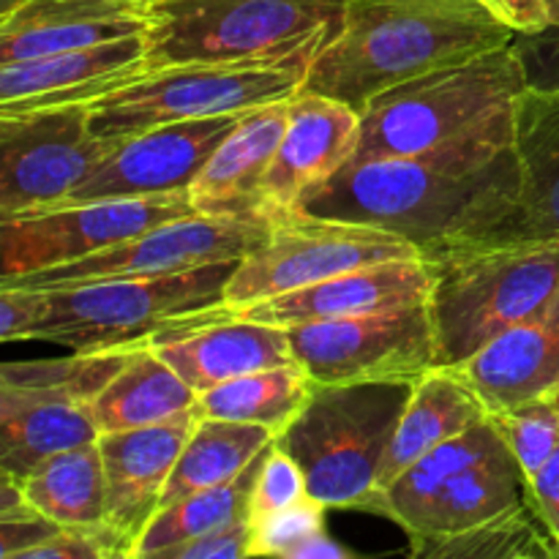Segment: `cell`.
<instances>
[{
  "label": "cell",
  "mask_w": 559,
  "mask_h": 559,
  "mask_svg": "<svg viewBox=\"0 0 559 559\" xmlns=\"http://www.w3.org/2000/svg\"><path fill=\"white\" fill-rule=\"evenodd\" d=\"M289 98L246 112L189 191L197 216L235 218L273 227L265 205V180L287 131Z\"/></svg>",
  "instance_id": "ffe728a7"
},
{
  "label": "cell",
  "mask_w": 559,
  "mask_h": 559,
  "mask_svg": "<svg viewBox=\"0 0 559 559\" xmlns=\"http://www.w3.org/2000/svg\"><path fill=\"white\" fill-rule=\"evenodd\" d=\"M120 551H131L129 546L120 544L109 530L102 533H80V530H63L55 538L33 546V549L20 551L5 559H109Z\"/></svg>",
  "instance_id": "f35d334b"
},
{
  "label": "cell",
  "mask_w": 559,
  "mask_h": 559,
  "mask_svg": "<svg viewBox=\"0 0 559 559\" xmlns=\"http://www.w3.org/2000/svg\"><path fill=\"white\" fill-rule=\"evenodd\" d=\"M109 559H134V551H120V555H115Z\"/></svg>",
  "instance_id": "f907efd6"
},
{
  "label": "cell",
  "mask_w": 559,
  "mask_h": 559,
  "mask_svg": "<svg viewBox=\"0 0 559 559\" xmlns=\"http://www.w3.org/2000/svg\"><path fill=\"white\" fill-rule=\"evenodd\" d=\"M409 382L317 385L276 445L304 469L309 495L325 508L364 511L377 495L382 462L409 402Z\"/></svg>",
  "instance_id": "8992f818"
},
{
  "label": "cell",
  "mask_w": 559,
  "mask_h": 559,
  "mask_svg": "<svg viewBox=\"0 0 559 559\" xmlns=\"http://www.w3.org/2000/svg\"><path fill=\"white\" fill-rule=\"evenodd\" d=\"M147 71V36L0 66V115L93 104Z\"/></svg>",
  "instance_id": "2e32d148"
},
{
  "label": "cell",
  "mask_w": 559,
  "mask_h": 559,
  "mask_svg": "<svg viewBox=\"0 0 559 559\" xmlns=\"http://www.w3.org/2000/svg\"><path fill=\"white\" fill-rule=\"evenodd\" d=\"M311 63H186L145 71L87 104L91 129L107 140L189 120L246 115L304 91Z\"/></svg>",
  "instance_id": "ba28073f"
},
{
  "label": "cell",
  "mask_w": 559,
  "mask_h": 559,
  "mask_svg": "<svg viewBox=\"0 0 559 559\" xmlns=\"http://www.w3.org/2000/svg\"><path fill=\"white\" fill-rule=\"evenodd\" d=\"M282 559H360L353 549L342 546L338 540H333L331 535L322 533L317 538H311L309 544H304L300 549L289 551L287 557Z\"/></svg>",
  "instance_id": "f6af8a7d"
},
{
  "label": "cell",
  "mask_w": 559,
  "mask_h": 559,
  "mask_svg": "<svg viewBox=\"0 0 559 559\" xmlns=\"http://www.w3.org/2000/svg\"><path fill=\"white\" fill-rule=\"evenodd\" d=\"M516 47L527 66L530 85L533 87H559V31L533 33V36H519Z\"/></svg>",
  "instance_id": "b9f144b4"
},
{
  "label": "cell",
  "mask_w": 559,
  "mask_h": 559,
  "mask_svg": "<svg viewBox=\"0 0 559 559\" xmlns=\"http://www.w3.org/2000/svg\"><path fill=\"white\" fill-rule=\"evenodd\" d=\"M424 260L442 366H462L559 295V240H484Z\"/></svg>",
  "instance_id": "3957f363"
},
{
  "label": "cell",
  "mask_w": 559,
  "mask_h": 559,
  "mask_svg": "<svg viewBox=\"0 0 559 559\" xmlns=\"http://www.w3.org/2000/svg\"><path fill=\"white\" fill-rule=\"evenodd\" d=\"M530 506L516 508L495 522L451 538L413 544V557L420 559H513L538 544V533L530 519Z\"/></svg>",
  "instance_id": "e575fe53"
},
{
  "label": "cell",
  "mask_w": 559,
  "mask_h": 559,
  "mask_svg": "<svg viewBox=\"0 0 559 559\" xmlns=\"http://www.w3.org/2000/svg\"><path fill=\"white\" fill-rule=\"evenodd\" d=\"M489 418L516 459L524 484H530L559 448V404L555 396L533 399L519 407L491 413Z\"/></svg>",
  "instance_id": "836d02e7"
},
{
  "label": "cell",
  "mask_w": 559,
  "mask_h": 559,
  "mask_svg": "<svg viewBox=\"0 0 559 559\" xmlns=\"http://www.w3.org/2000/svg\"><path fill=\"white\" fill-rule=\"evenodd\" d=\"M306 497L311 495L304 469L298 467V462L284 448L273 442L265 451V456H262V467L257 473L254 489H251L249 522H260L267 513L295 506V502L306 500Z\"/></svg>",
  "instance_id": "8d00e7d4"
},
{
  "label": "cell",
  "mask_w": 559,
  "mask_h": 559,
  "mask_svg": "<svg viewBox=\"0 0 559 559\" xmlns=\"http://www.w3.org/2000/svg\"><path fill=\"white\" fill-rule=\"evenodd\" d=\"M197 393L254 371L298 364L284 328L218 314L216 306L180 320L151 342Z\"/></svg>",
  "instance_id": "d6986e66"
},
{
  "label": "cell",
  "mask_w": 559,
  "mask_h": 559,
  "mask_svg": "<svg viewBox=\"0 0 559 559\" xmlns=\"http://www.w3.org/2000/svg\"><path fill=\"white\" fill-rule=\"evenodd\" d=\"M25 3H31V0H0V20L9 14H14V11L22 9Z\"/></svg>",
  "instance_id": "bcb514c9"
},
{
  "label": "cell",
  "mask_w": 559,
  "mask_h": 559,
  "mask_svg": "<svg viewBox=\"0 0 559 559\" xmlns=\"http://www.w3.org/2000/svg\"><path fill=\"white\" fill-rule=\"evenodd\" d=\"M349 0H167L147 9V71L186 63H314Z\"/></svg>",
  "instance_id": "277c9868"
},
{
  "label": "cell",
  "mask_w": 559,
  "mask_h": 559,
  "mask_svg": "<svg viewBox=\"0 0 559 559\" xmlns=\"http://www.w3.org/2000/svg\"><path fill=\"white\" fill-rule=\"evenodd\" d=\"M546 16H549V27L559 31V0H546Z\"/></svg>",
  "instance_id": "7dc6e473"
},
{
  "label": "cell",
  "mask_w": 559,
  "mask_h": 559,
  "mask_svg": "<svg viewBox=\"0 0 559 559\" xmlns=\"http://www.w3.org/2000/svg\"><path fill=\"white\" fill-rule=\"evenodd\" d=\"M431 293L429 265L424 257L413 260H391L380 265L358 267L342 276L325 278L311 287L260 300L243 309H222L218 314L238 317V320L262 322L273 328H298L311 322L344 320V317L371 314V311L404 309V306L426 304Z\"/></svg>",
  "instance_id": "e0dca14e"
},
{
  "label": "cell",
  "mask_w": 559,
  "mask_h": 559,
  "mask_svg": "<svg viewBox=\"0 0 559 559\" xmlns=\"http://www.w3.org/2000/svg\"><path fill=\"white\" fill-rule=\"evenodd\" d=\"M200 393L151 344L131 349L118 374L93 399V420L102 435L145 429L194 409Z\"/></svg>",
  "instance_id": "4316f807"
},
{
  "label": "cell",
  "mask_w": 559,
  "mask_h": 559,
  "mask_svg": "<svg viewBox=\"0 0 559 559\" xmlns=\"http://www.w3.org/2000/svg\"><path fill=\"white\" fill-rule=\"evenodd\" d=\"M527 87L516 38L508 47L402 82L360 112L355 162L418 156L448 145L511 109Z\"/></svg>",
  "instance_id": "5b68a950"
},
{
  "label": "cell",
  "mask_w": 559,
  "mask_h": 559,
  "mask_svg": "<svg viewBox=\"0 0 559 559\" xmlns=\"http://www.w3.org/2000/svg\"><path fill=\"white\" fill-rule=\"evenodd\" d=\"M49 309L44 289L0 284V342H36V331Z\"/></svg>",
  "instance_id": "74e56055"
},
{
  "label": "cell",
  "mask_w": 559,
  "mask_h": 559,
  "mask_svg": "<svg viewBox=\"0 0 559 559\" xmlns=\"http://www.w3.org/2000/svg\"><path fill=\"white\" fill-rule=\"evenodd\" d=\"M197 420V409H189L164 424L98 437L107 478V530L131 551L162 508L169 475Z\"/></svg>",
  "instance_id": "ac0fdd59"
},
{
  "label": "cell",
  "mask_w": 559,
  "mask_h": 559,
  "mask_svg": "<svg viewBox=\"0 0 559 559\" xmlns=\"http://www.w3.org/2000/svg\"><path fill=\"white\" fill-rule=\"evenodd\" d=\"M513 36L478 0H349L342 33L309 66L304 91L364 112L391 87L508 47Z\"/></svg>",
  "instance_id": "7a4b0ae2"
},
{
  "label": "cell",
  "mask_w": 559,
  "mask_h": 559,
  "mask_svg": "<svg viewBox=\"0 0 559 559\" xmlns=\"http://www.w3.org/2000/svg\"><path fill=\"white\" fill-rule=\"evenodd\" d=\"M273 227L235 218L189 216L153 227L136 238L82 257L69 265L49 267L31 276L0 278V284L31 289H63L115 278H153L194 271L216 262H238L249 257Z\"/></svg>",
  "instance_id": "4fadbf2b"
},
{
  "label": "cell",
  "mask_w": 559,
  "mask_h": 559,
  "mask_svg": "<svg viewBox=\"0 0 559 559\" xmlns=\"http://www.w3.org/2000/svg\"><path fill=\"white\" fill-rule=\"evenodd\" d=\"M27 506L63 530H107V478L98 442L58 453L16 480Z\"/></svg>",
  "instance_id": "83f0119b"
},
{
  "label": "cell",
  "mask_w": 559,
  "mask_h": 559,
  "mask_svg": "<svg viewBox=\"0 0 559 559\" xmlns=\"http://www.w3.org/2000/svg\"><path fill=\"white\" fill-rule=\"evenodd\" d=\"M456 369L489 415L551 396L559 385V295Z\"/></svg>",
  "instance_id": "7402d4cb"
},
{
  "label": "cell",
  "mask_w": 559,
  "mask_h": 559,
  "mask_svg": "<svg viewBox=\"0 0 559 559\" xmlns=\"http://www.w3.org/2000/svg\"><path fill=\"white\" fill-rule=\"evenodd\" d=\"M489 418V409L456 366H437L413 385L409 402L382 462L377 491L391 486L418 459Z\"/></svg>",
  "instance_id": "d4e9b609"
},
{
  "label": "cell",
  "mask_w": 559,
  "mask_h": 559,
  "mask_svg": "<svg viewBox=\"0 0 559 559\" xmlns=\"http://www.w3.org/2000/svg\"><path fill=\"white\" fill-rule=\"evenodd\" d=\"M489 9L491 16L511 27L516 36H533L549 27L546 16V0H478Z\"/></svg>",
  "instance_id": "ee69618b"
},
{
  "label": "cell",
  "mask_w": 559,
  "mask_h": 559,
  "mask_svg": "<svg viewBox=\"0 0 559 559\" xmlns=\"http://www.w3.org/2000/svg\"><path fill=\"white\" fill-rule=\"evenodd\" d=\"M123 140L91 129V107L0 115V222L69 197Z\"/></svg>",
  "instance_id": "8fae6325"
},
{
  "label": "cell",
  "mask_w": 559,
  "mask_h": 559,
  "mask_svg": "<svg viewBox=\"0 0 559 559\" xmlns=\"http://www.w3.org/2000/svg\"><path fill=\"white\" fill-rule=\"evenodd\" d=\"M240 118L243 115H222L129 136L96 173L55 205L189 194L207 158Z\"/></svg>",
  "instance_id": "5bb4252c"
},
{
  "label": "cell",
  "mask_w": 559,
  "mask_h": 559,
  "mask_svg": "<svg viewBox=\"0 0 559 559\" xmlns=\"http://www.w3.org/2000/svg\"><path fill=\"white\" fill-rule=\"evenodd\" d=\"M551 396H555V402L559 404V385H557V391H555V393H551Z\"/></svg>",
  "instance_id": "816d5d0a"
},
{
  "label": "cell",
  "mask_w": 559,
  "mask_h": 559,
  "mask_svg": "<svg viewBox=\"0 0 559 559\" xmlns=\"http://www.w3.org/2000/svg\"><path fill=\"white\" fill-rule=\"evenodd\" d=\"M497 445H502V440L491 418L480 420L473 429L453 437L451 442L435 448L424 459H418L413 467L404 469L391 486L380 489L366 502L364 511L399 524L409 538L420 527L431 502L445 489L448 480L462 473V469H467L469 464L478 462V459H484L486 453L495 451Z\"/></svg>",
  "instance_id": "f1b7e54d"
},
{
  "label": "cell",
  "mask_w": 559,
  "mask_h": 559,
  "mask_svg": "<svg viewBox=\"0 0 559 559\" xmlns=\"http://www.w3.org/2000/svg\"><path fill=\"white\" fill-rule=\"evenodd\" d=\"M522 175L513 240H559V87L530 85L513 107Z\"/></svg>",
  "instance_id": "cb8c5ba5"
},
{
  "label": "cell",
  "mask_w": 559,
  "mask_h": 559,
  "mask_svg": "<svg viewBox=\"0 0 559 559\" xmlns=\"http://www.w3.org/2000/svg\"><path fill=\"white\" fill-rule=\"evenodd\" d=\"M262 456L229 484L197 491V495H189L183 500L173 502V506L162 508L151 519L140 540H136L134 555H147V551L164 549V546L205 538V535L222 533V530L235 527V524L249 522V500L257 473L262 467Z\"/></svg>",
  "instance_id": "1f68e13d"
},
{
  "label": "cell",
  "mask_w": 559,
  "mask_h": 559,
  "mask_svg": "<svg viewBox=\"0 0 559 559\" xmlns=\"http://www.w3.org/2000/svg\"><path fill=\"white\" fill-rule=\"evenodd\" d=\"M524 491H527L530 508H533L538 522L546 527L551 546H555L559 555V448L555 456L544 464V469L530 480Z\"/></svg>",
  "instance_id": "7bdbcfd3"
},
{
  "label": "cell",
  "mask_w": 559,
  "mask_h": 559,
  "mask_svg": "<svg viewBox=\"0 0 559 559\" xmlns=\"http://www.w3.org/2000/svg\"><path fill=\"white\" fill-rule=\"evenodd\" d=\"M91 404L44 388L0 385V473L22 480L47 459L98 442Z\"/></svg>",
  "instance_id": "603a6c76"
},
{
  "label": "cell",
  "mask_w": 559,
  "mask_h": 559,
  "mask_svg": "<svg viewBox=\"0 0 559 559\" xmlns=\"http://www.w3.org/2000/svg\"><path fill=\"white\" fill-rule=\"evenodd\" d=\"M58 533H63V527L44 519L31 506L14 513H0V559L33 549Z\"/></svg>",
  "instance_id": "60d3db41"
},
{
  "label": "cell",
  "mask_w": 559,
  "mask_h": 559,
  "mask_svg": "<svg viewBox=\"0 0 559 559\" xmlns=\"http://www.w3.org/2000/svg\"><path fill=\"white\" fill-rule=\"evenodd\" d=\"M360 112L320 93L300 91L289 98L287 131L265 180V205L273 227L298 213L300 200L336 178L355 162Z\"/></svg>",
  "instance_id": "9a60e30c"
},
{
  "label": "cell",
  "mask_w": 559,
  "mask_h": 559,
  "mask_svg": "<svg viewBox=\"0 0 559 559\" xmlns=\"http://www.w3.org/2000/svg\"><path fill=\"white\" fill-rule=\"evenodd\" d=\"M126 3H134V5H140V9H153V5H158V3H167V0H126Z\"/></svg>",
  "instance_id": "c3c4849f"
},
{
  "label": "cell",
  "mask_w": 559,
  "mask_h": 559,
  "mask_svg": "<svg viewBox=\"0 0 559 559\" xmlns=\"http://www.w3.org/2000/svg\"><path fill=\"white\" fill-rule=\"evenodd\" d=\"M131 349L134 347L107 349V353H74L60 360L5 364L0 371V385L44 388V391H58L93 404V399L129 360Z\"/></svg>",
  "instance_id": "d6a6232c"
},
{
  "label": "cell",
  "mask_w": 559,
  "mask_h": 559,
  "mask_svg": "<svg viewBox=\"0 0 559 559\" xmlns=\"http://www.w3.org/2000/svg\"><path fill=\"white\" fill-rule=\"evenodd\" d=\"M249 533V522H240L222 533L164 546V549L147 551V555H134V559H251Z\"/></svg>",
  "instance_id": "ab89813d"
},
{
  "label": "cell",
  "mask_w": 559,
  "mask_h": 559,
  "mask_svg": "<svg viewBox=\"0 0 559 559\" xmlns=\"http://www.w3.org/2000/svg\"><path fill=\"white\" fill-rule=\"evenodd\" d=\"M295 360L317 385L415 382L442 366L429 300L287 328Z\"/></svg>",
  "instance_id": "30bf717a"
},
{
  "label": "cell",
  "mask_w": 559,
  "mask_h": 559,
  "mask_svg": "<svg viewBox=\"0 0 559 559\" xmlns=\"http://www.w3.org/2000/svg\"><path fill=\"white\" fill-rule=\"evenodd\" d=\"M413 257H424L418 246L388 229L295 213L238 262L222 309H243L358 267Z\"/></svg>",
  "instance_id": "9c48e42d"
},
{
  "label": "cell",
  "mask_w": 559,
  "mask_h": 559,
  "mask_svg": "<svg viewBox=\"0 0 559 559\" xmlns=\"http://www.w3.org/2000/svg\"><path fill=\"white\" fill-rule=\"evenodd\" d=\"M197 216L189 194L47 205L0 222V278L31 276Z\"/></svg>",
  "instance_id": "7c38bea8"
},
{
  "label": "cell",
  "mask_w": 559,
  "mask_h": 559,
  "mask_svg": "<svg viewBox=\"0 0 559 559\" xmlns=\"http://www.w3.org/2000/svg\"><path fill=\"white\" fill-rule=\"evenodd\" d=\"M513 107L435 151L349 164L311 189L298 213L388 229L420 254L513 240L522 194Z\"/></svg>",
  "instance_id": "6da1fadb"
},
{
  "label": "cell",
  "mask_w": 559,
  "mask_h": 559,
  "mask_svg": "<svg viewBox=\"0 0 559 559\" xmlns=\"http://www.w3.org/2000/svg\"><path fill=\"white\" fill-rule=\"evenodd\" d=\"M238 262H216L169 276L44 289L49 309L38 325L36 342L60 344L71 353L151 344L186 317L222 304Z\"/></svg>",
  "instance_id": "52a82bcc"
},
{
  "label": "cell",
  "mask_w": 559,
  "mask_h": 559,
  "mask_svg": "<svg viewBox=\"0 0 559 559\" xmlns=\"http://www.w3.org/2000/svg\"><path fill=\"white\" fill-rule=\"evenodd\" d=\"M409 559H420V557H413V555H409Z\"/></svg>",
  "instance_id": "f5cc1de1"
},
{
  "label": "cell",
  "mask_w": 559,
  "mask_h": 559,
  "mask_svg": "<svg viewBox=\"0 0 559 559\" xmlns=\"http://www.w3.org/2000/svg\"><path fill=\"white\" fill-rule=\"evenodd\" d=\"M325 511L314 497L267 513L260 522H249V555L251 559H282L300 549L311 538L325 533Z\"/></svg>",
  "instance_id": "d590c367"
},
{
  "label": "cell",
  "mask_w": 559,
  "mask_h": 559,
  "mask_svg": "<svg viewBox=\"0 0 559 559\" xmlns=\"http://www.w3.org/2000/svg\"><path fill=\"white\" fill-rule=\"evenodd\" d=\"M513 559H559V555L555 551V555H546V557H538V555H533V551H522V555H516Z\"/></svg>",
  "instance_id": "681fc988"
},
{
  "label": "cell",
  "mask_w": 559,
  "mask_h": 559,
  "mask_svg": "<svg viewBox=\"0 0 559 559\" xmlns=\"http://www.w3.org/2000/svg\"><path fill=\"white\" fill-rule=\"evenodd\" d=\"M317 382L300 364L254 371L197 396V415L213 420H235L284 435L304 413Z\"/></svg>",
  "instance_id": "4dcf8cb0"
},
{
  "label": "cell",
  "mask_w": 559,
  "mask_h": 559,
  "mask_svg": "<svg viewBox=\"0 0 559 559\" xmlns=\"http://www.w3.org/2000/svg\"><path fill=\"white\" fill-rule=\"evenodd\" d=\"M273 442H276V435L271 429H262V426L200 418L178 464H175L173 475H169L162 508L197 495V491L229 484L243 469H249Z\"/></svg>",
  "instance_id": "f546056e"
},
{
  "label": "cell",
  "mask_w": 559,
  "mask_h": 559,
  "mask_svg": "<svg viewBox=\"0 0 559 559\" xmlns=\"http://www.w3.org/2000/svg\"><path fill=\"white\" fill-rule=\"evenodd\" d=\"M145 9L126 0H31L0 20V66L140 36Z\"/></svg>",
  "instance_id": "44dd1931"
},
{
  "label": "cell",
  "mask_w": 559,
  "mask_h": 559,
  "mask_svg": "<svg viewBox=\"0 0 559 559\" xmlns=\"http://www.w3.org/2000/svg\"><path fill=\"white\" fill-rule=\"evenodd\" d=\"M522 489H527L522 469L502 442L448 480L445 489L431 502L420 527L409 535V544L451 538V535L484 527L522 508Z\"/></svg>",
  "instance_id": "484cf974"
}]
</instances>
